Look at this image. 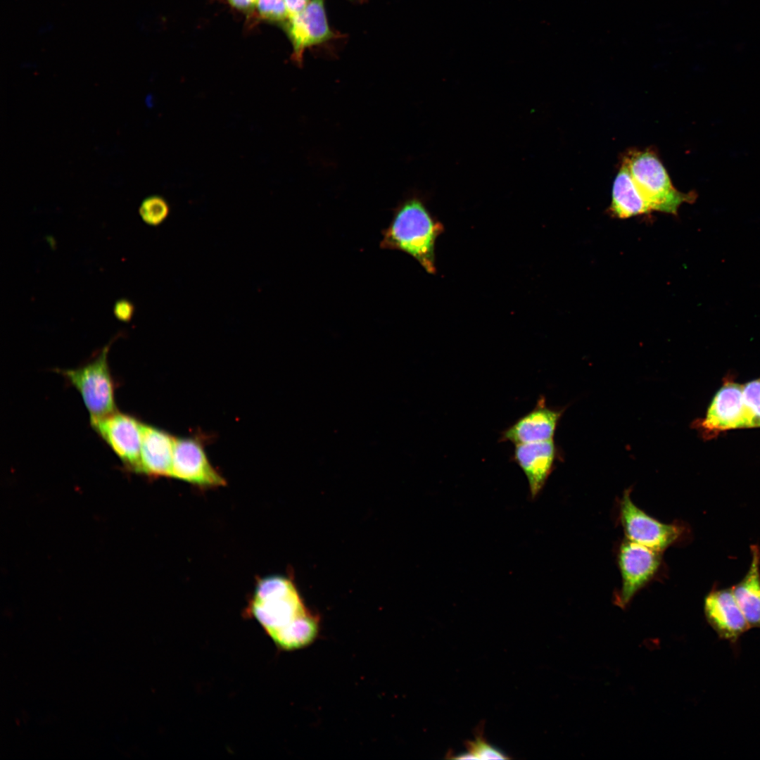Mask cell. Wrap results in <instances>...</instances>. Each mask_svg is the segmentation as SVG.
<instances>
[{"instance_id":"ba28073f","label":"cell","mask_w":760,"mask_h":760,"mask_svg":"<svg viewBox=\"0 0 760 760\" xmlns=\"http://www.w3.org/2000/svg\"><path fill=\"white\" fill-rule=\"evenodd\" d=\"M292 44V59L301 65L308 48L320 44L334 37L329 25L324 0H310L306 8L284 23Z\"/></svg>"},{"instance_id":"6da1fadb","label":"cell","mask_w":760,"mask_h":760,"mask_svg":"<svg viewBox=\"0 0 760 760\" xmlns=\"http://www.w3.org/2000/svg\"><path fill=\"white\" fill-rule=\"evenodd\" d=\"M443 232V225L433 217L424 202L412 197L395 209L389 225L381 232L380 247L410 255L426 272L434 274L435 244Z\"/></svg>"},{"instance_id":"277c9868","label":"cell","mask_w":760,"mask_h":760,"mask_svg":"<svg viewBox=\"0 0 760 760\" xmlns=\"http://www.w3.org/2000/svg\"><path fill=\"white\" fill-rule=\"evenodd\" d=\"M705 440L715 438L726 431L754 428L752 415L744 400L742 384L726 376L713 397L705 417L693 422Z\"/></svg>"},{"instance_id":"7c38bea8","label":"cell","mask_w":760,"mask_h":760,"mask_svg":"<svg viewBox=\"0 0 760 760\" xmlns=\"http://www.w3.org/2000/svg\"><path fill=\"white\" fill-rule=\"evenodd\" d=\"M561 415L562 410L547 407L540 396L533 409L501 433L500 441L518 445L552 440Z\"/></svg>"},{"instance_id":"7402d4cb","label":"cell","mask_w":760,"mask_h":760,"mask_svg":"<svg viewBox=\"0 0 760 760\" xmlns=\"http://www.w3.org/2000/svg\"><path fill=\"white\" fill-rule=\"evenodd\" d=\"M134 304L127 298L118 300L113 306L115 317L121 322H129L134 313Z\"/></svg>"},{"instance_id":"e0dca14e","label":"cell","mask_w":760,"mask_h":760,"mask_svg":"<svg viewBox=\"0 0 760 760\" xmlns=\"http://www.w3.org/2000/svg\"><path fill=\"white\" fill-rule=\"evenodd\" d=\"M318 633V619L308 612L274 635L272 640L285 650H293L308 645Z\"/></svg>"},{"instance_id":"d6986e66","label":"cell","mask_w":760,"mask_h":760,"mask_svg":"<svg viewBox=\"0 0 760 760\" xmlns=\"http://www.w3.org/2000/svg\"><path fill=\"white\" fill-rule=\"evenodd\" d=\"M255 9L262 20L286 23L289 14L284 0H257Z\"/></svg>"},{"instance_id":"4fadbf2b","label":"cell","mask_w":760,"mask_h":760,"mask_svg":"<svg viewBox=\"0 0 760 760\" xmlns=\"http://www.w3.org/2000/svg\"><path fill=\"white\" fill-rule=\"evenodd\" d=\"M557 457L552 440L515 445L512 460L528 481L530 495L534 499L543 488Z\"/></svg>"},{"instance_id":"5b68a950","label":"cell","mask_w":760,"mask_h":760,"mask_svg":"<svg viewBox=\"0 0 760 760\" xmlns=\"http://www.w3.org/2000/svg\"><path fill=\"white\" fill-rule=\"evenodd\" d=\"M619 519L628 540L661 552L679 541L686 529L680 524L662 523L646 514L633 503L630 490L620 500Z\"/></svg>"},{"instance_id":"8992f818","label":"cell","mask_w":760,"mask_h":760,"mask_svg":"<svg viewBox=\"0 0 760 760\" xmlns=\"http://www.w3.org/2000/svg\"><path fill=\"white\" fill-rule=\"evenodd\" d=\"M618 564L622 581L614 603L624 609L635 594L657 575L661 564V552L626 538L619 546Z\"/></svg>"},{"instance_id":"44dd1931","label":"cell","mask_w":760,"mask_h":760,"mask_svg":"<svg viewBox=\"0 0 760 760\" xmlns=\"http://www.w3.org/2000/svg\"><path fill=\"white\" fill-rule=\"evenodd\" d=\"M468 752L474 759H506L508 757L495 747L488 743L482 735H479L474 741L467 743Z\"/></svg>"},{"instance_id":"ffe728a7","label":"cell","mask_w":760,"mask_h":760,"mask_svg":"<svg viewBox=\"0 0 760 760\" xmlns=\"http://www.w3.org/2000/svg\"><path fill=\"white\" fill-rule=\"evenodd\" d=\"M744 400L749 410L754 428L760 427V376L742 384Z\"/></svg>"},{"instance_id":"9a60e30c","label":"cell","mask_w":760,"mask_h":760,"mask_svg":"<svg viewBox=\"0 0 760 760\" xmlns=\"http://www.w3.org/2000/svg\"><path fill=\"white\" fill-rule=\"evenodd\" d=\"M752 559L743 578L731 587L750 628H760V549L750 547Z\"/></svg>"},{"instance_id":"603a6c76","label":"cell","mask_w":760,"mask_h":760,"mask_svg":"<svg viewBox=\"0 0 760 760\" xmlns=\"http://www.w3.org/2000/svg\"><path fill=\"white\" fill-rule=\"evenodd\" d=\"M289 14V18L301 13L310 0H284Z\"/></svg>"},{"instance_id":"7a4b0ae2","label":"cell","mask_w":760,"mask_h":760,"mask_svg":"<svg viewBox=\"0 0 760 760\" xmlns=\"http://www.w3.org/2000/svg\"><path fill=\"white\" fill-rule=\"evenodd\" d=\"M623 160L637 189L651 211L677 215L683 203H692L697 199L695 191L683 193L674 187L665 167L653 151H631Z\"/></svg>"},{"instance_id":"ac0fdd59","label":"cell","mask_w":760,"mask_h":760,"mask_svg":"<svg viewBox=\"0 0 760 760\" xmlns=\"http://www.w3.org/2000/svg\"><path fill=\"white\" fill-rule=\"evenodd\" d=\"M139 212L145 223L151 226H157L167 217L170 207L163 197L151 196L141 202Z\"/></svg>"},{"instance_id":"3957f363","label":"cell","mask_w":760,"mask_h":760,"mask_svg":"<svg viewBox=\"0 0 760 760\" xmlns=\"http://www.w3.org/2000/svg\"><path fill=\"white\" fill-rule=\"evenodd\" d=\"M112 341L84 365L68 369H57L81 395L90 419L99 418L116 411L115 383L108 356Z\"/></svg>"},{"instance_id":"8fae6325","label":"cell","mask_w":760,"mask_h":760,"mask_svg":"<svg viewBox=\"0 0 760 760\" xmlns=\"http://www.w3.org/2000/svg\"><path fill=\"white\" fill-rule=\"evenodd\" d=\"M308 611L297 590L263 599L252 598L248 614L272 638Z\"/></svg>"},{"instance_id":"cb8c5ba5","label":"cell","mask_w":760,"mask_h":760,"mask_svg":"<svg viewBox=\"0 0 760 760\" xmlns=\"http://www.w3.org/2000/svg\"><path fill=\"white\" fill-rule=\"evenodd\" d=\"M230 6L235 9L243 12H251L255 10L257 0H227Z\"/></svg>"},{"instance_id":"52a82bcc","label":"cell","mask_w":760,"mask_h":760,"mask_svg":"<svg viewBox=\"0 0 760 760\" xmlns=\"http://www.w3.org/2000/svg\"><path fill=\"white\" fill-rule=\"evenodd\" d=\"M90 424L125 468L139 473L143 423L116 410L102 417L90 419Z\"/></svg>"},{"instance_id":"5bb4252c","label":"cell","mask_w":760,"mask_h":760,"mask_svg":"<svg viewBox=\"0 0 760 760\" xmlns=\"http://www.w3.org/2000/svg\"><path fill=\"white\" fill-rule=\"evenodd\" d=\"M175 440L165 431L143 423L139 473L171 476Z\"/></svg>"},{"instance_id":"30bf717a","label":"cell","mask_w":760,"mask_h":760,"mask_svg":"<svg viewBox=\"0 0 760 760\" xmlns=\"http://www.w3.org/2000/svg\"><path fill=\"white\" fill-rule=\"evenodd\" d=\"M704 613L718 636L732 643L750 629L731 587L711 590L704 598Z\"/></svg>"},{"instance_id":"9c48e42d","label":"cell","mask_w":760,"mask_h":760,"mask_svg":"<svg viewBox=\"0 0 760 760\" xmlns=\"http://www.w3.org/2000/svg\"><path fill=\"white\" fill-rule=\"evenodd\" d=\"M201 487H219L224 479L210 463L202 445L193 438H175L171 476Z\"/></svg>"},{"instance_id":"2e32d148","label":"cell","mask_w":760,"mask_h":760,"mask_svg":"<svg viewBox=\"0 0 760 760\" xmlns=\"http://www.w3.org/2000/svg\"><path fill=\"white\" fill-rule=\"evenodd\" d=\"M609 212L620 219L652 212L637 189L624 160L614 180Z\"/></svg>"}]
</instances>
